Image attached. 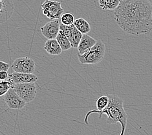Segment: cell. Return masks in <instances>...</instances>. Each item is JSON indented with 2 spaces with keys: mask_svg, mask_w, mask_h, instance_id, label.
Returning a JSON list of instances; mask_svg holds the SVG:
<instances>
[{
  "mask_svg": "<svg viewBox=\"0 0 152 135\" xmlns=\"http://www.w3.org/2000/svg\"><path fill=\"white\" fill-rule=\"evenodd\" d=\"M114 19L128 34L149 33L152 30V6L148 0H121L114 10Z\"/></svg>",
  "mask_w": 152,
  "mask_h": 135,
  "instance_id": "obj_1",
  "label": "cell"
},
{
  "mask_svg": "<svg viewBox=\"0 0 152 135\" xmlns=\"http://www.w3.org/2000/svg\"><path fill=\"white\" fill-rule=\"evenodd\" d=\"M109 97L110 101L107 107L102 111H91L87 113L85 117L84 122L88 125V117L92 113H99V119L102 118V114H106L107 116V123L109 124H114L120 123L121 125V135H124L126 132V126H127L128 116L124 110L123 100L120 97L115 94H109L107 95Z\"/></svg>",
  "mask_w": 152,
  "mask_h": 135,
  "instance_id": "obj_2",
  "label": "cell"
},
{
  "mask_svg": "<svg viewBox=\"0 0 152 135\" xmlns=\"http://www.w3.org/2000/svg\"><path fill=\"white\" fill-rule=\"evenodd\" d=\"M106 46L102 40H98L95 45L82 55L78 53V59L82 64H96L104 59Z\"/></svg>",
  "mask_w": 152,
  "mask_h": 135,
  "instance_id": "obj_3",
  "label": "cell"
},
{
  "mask_svg": "<svg viewBox=\"0 0 152 135\" xmlns=\"http://www.w3.org/2000/svg\"><path fill=\"white\" fill-rule=\"evenodd\" d=\"M12 89L26 103L33 101L37 94V86L35 82L14 83Z\"/></svg>",
  "mask_w": 152,
  "mask_h": 135,
  "instance_id": "obj_4",
  "label": "cell"
},
{
  "mask_svg": "<svg viewBox=\"0 0 152 135\" xmlns=\"http://www.w3.org/2000/svg\"><path fill=\"white\" fill-rule=\"evenodd\" d=\"M42 9L43 14L50 20L60 19L64 12L61 2L54 0H45L42 3Z\"/></svg>",
  "mask_w": 152,
  "mask_h": 135,
  "instance_id": "obj_5",
  "label": "cell"
},
{
  "mask_svg": "<svg viewBox=\"0 0 152 135\" xmlns=\"http://www.w3.org/2000/svg\"><path fill=\"white\" fill-rule=\"evenodd\" d=\"M36 63L34 60L28 57H20L14 60L11 68L14 72L33 74L36 70Z\"/></svg>",
  "mask_w": 152,
  "mask_h": 135,
  "instance_id": "obj_6",
  "label": "cell"
},
{
  "mask_svg": "<svg viewBox=\"0 0 152 135\" xmlns=\"http://www.w3.org/2000/svg\"><path fill=\"white\" fill-rule=\"evenodd\" d=\"M2 98L9 107V109L21 110L25 107L27 103L18 95L12 88L10 89Z\"/></svg>",
  "mask_w": 152,
  "mask_h": 135,
  "instance_id": "obj_7",
  "label": "cell"
},
{
  "mask_svg": "<svg viewBox=\"0 0 152 135\" xmlns=\"http://www.w3.org/2000/svg\"><path fill=\"white\" fill-rule=\"evenodd\" d=\"M42 35L47 39L56 38L60 30V23L58 19L53 20L41 27Z\"/></svg>",
  "mask_w": 152,
  "mask_h": 135,
  "instance_id": "obj_8",
  "label": "cell"
},
{
  "mask_svg": "<svg viewBox=\"0 0 152 135\" xmlns=\"http://www.w3.org/2000/svg\"><path fill=\"white\" fill-rule=\"evenodd\" d=\"M14 10L12 0H0V24L11 18Z\"/></svg>",
  "mask_w": 152,
  "mask_h": 135,
  "instance_id": "obj_9",
  "label": "cell"
},
{
  "mask_svg": "<svg viewBox=\"0 0 152 135\" xmlns=\"http://www.w3.org/2000/svg\"><path fill=\"white\" fill-rule=\"evenodd\" d=\"M12 83H25L37 82L38 77L33 74H27V73H21L14 72L11 74H9L7 79Z\"/></svg>",
  "mask_w": 152,
  "mask_h": 135,
  "instance_id": "obj_10",
  "label": "cell"
},
{
  "mask_svg": "<svg viewBox=\"0 0 152 135\" xmlns=\"http://www.w3.org/2000/svg\"><path fill=\"white\" fill-rule=\"evenodd\" d=\"M96 42V41L92 36L87 34H83L81 41L77 47L78 52V53L80 55L84 54L86 51H88L95 45Z\"/></svg>",
  "mask_w": 152,
  "mask_h": 135,
  "instance_id": "obj_11",
  "label": "cell"
},
{
  "mask_svg": "<svg viewBox=\"0 0 152 135\" xmlns=\"http://www.w3.org/2000/svg\"><path fill=\"white\" fill-rule=\"evenodd\" d=\"M44 49L51 55H58L63 51L56 38L48 39L45 43Z\"/></svg>",
  "mask_w": 152,
  "mask_h": 135,
  "instance_id": "obj_12",
  "label": "cell"
},
{
  "mask_svg": "<svg viewBox=\"0 0 152 135\" xmlns=\"http://www.w3.org/2000/svg\"><path fill=\"white\" fill-rule=\"evenodd\" d=\"M56 39L57 40L58 42L59 43L63 51L69 50L72 47L71 43L69 41V40L66 35L64 34V32L61 30H60L59 32L58 33Z\"/></svg>",
  "mask_w": 152,
  "mask_h": 135,
  "instance_id": "obj_13",
  "label": "cell"
},
{
  "mask_svg": "<svg viewBox=\"0 0 152 135\" xmlns=\"http://www.w3.org/2000/svg\"><path fill=\"white\" fill-rule=\"evenodd\" d=\"M73 24L82 34H88L91 31V27L88 21L82 18L75 20Z\"/></svg>",
  "mask_w": 152,
  "mask_h": 135,
  "instance_id": "obj_14",
  "label": "cell"
},
{
  "mask_svg": "<svg viewBox=\"0 0 152 135\" xmlns=\"http://www.w3.org/2000/svg\"><path fill=\"white\" fill-rule=\"evenodd\" d=\"M100 8L104 10H113L120 5L121 0H99Z\"/></svg>",
  "mask_w": 152,
  "mask_h": 135,
  "instance_id": "obj_15",
  "label": "cell"
},
{
  "mask_svg": "<svg viewBox=\"0 0 152 135\" xmlns=\"http://www.w3.org/2000/svg\"><path fill=\"white\" fill-rule=\"evenodd\" d=\"M82 35L83 34L74 25V26L73 27V30H72V32L71 35V37L69 39V41L71 43L72 47H74V48H77L79 45V43L82 39Z\"/></svg>",
  "mask_w": 152,
  "mask_h": 135,
  "instance_id": "obj_16",
  "label": "cell"
},
{
  "mask_svg": "<svg viewBox=\"0 0 152 135\" xmlns=\"http://www.w3.org/2000/svg\"><path fill=\"white\" fill-rule=\"evenodd\" d=\"M110 99L107 95H104L98 98L96 100V106L97 110H93V111H102L106 108L109 103Z\"/></svg>",
  "mask_w": 152,
  "mask_h": 135,
  "instance_id": "obj_17",
  "label": "cell"
},
{
  "mask_svg": "<svg viewBox=\"0 0 152 135\" xmlns=\"http://www.w3.org/2000/svg\"><path fill=\"white\" fill-rule=\"evenodd\" d=\"M13 85L14 83L9 81L8 79L0 81V97H2L10 89L12 88Z\"/></svg>",
  "mask_w": 152,
  "mask_h": 135,
  "instance_id": "obj_18",
  "label": "cell"
},
{
  "mask_svg": "<svg viewBox=\"0 0 152 135\" xmlns=\"http://www.w3.org/2000/svg\"><path fill=\"white\" fill-rule=\"evenodd\" d=\"M75 16L73 14L69 13H66L61 14L60 17L61 23L64 25H69L73 24L75 21Z\"/></svg>",
  "mask_w": 152,
  "mask_h": 135,
  "instance_id": "obj_19",
  "label": "cell"
},
{
  "mask_svg": "<svg viewBox=\"0 0 152 135\" xmlns=\"http://www.w3.org/2000/svg\"><path fill=\"white\" fill-rule=\"evenodd\" d=\"M10 67V64L5 63L4 61L0 60V72L1 71H7L9 70V68Z\"/></svg>",
  "mask_w": 152,
  "mask_h": 135,
  "instance_id": "obj_20",
  "label": "cell"
},
{
  "mask_svg": "<svg viewBox=\"0 0 152 135\" xmlns=\"http://www.w3.org/2000/svg\"><path fill=\"white\" fill-rule=\"evenodd\" d=\"M9 74L7 71H1L0 72V81H3V80H7L8 79Z\"/></svg>",
  "mask_w": 152,
  "mask_h": 135,
  "instance_id": "obj_21",
  "label": "cell"
},
{
  "mask_svg": "<svg viewBox=\"0 0 152 135\" xmlns=\"http://www.w3.org/2000/svg\"><path fill=\"white\" fill-rule=\"evenodd\" d=\"M148 1L150 2V4H151V6H152V0H148Z\"/></svg>",
  "mask_w": 152,
  "mask_h": 135,
  "instance_id": "obj_22",
  "label": "cell"
},
{
  "mask_svg": "<svg viewBox=\"0 0 152 135\" xmlns=\"http://www.w3.org/2000/svg\"><path fill=\"white\" fill-rule=\"evenodd\" d=\"M0 98H1V97H0Z\"/></svg>",
  "mask_w": 152,
  "mask_h": 135,
  "instance_id": "obj_23",
  "label": "cell"
}]
</instances>
